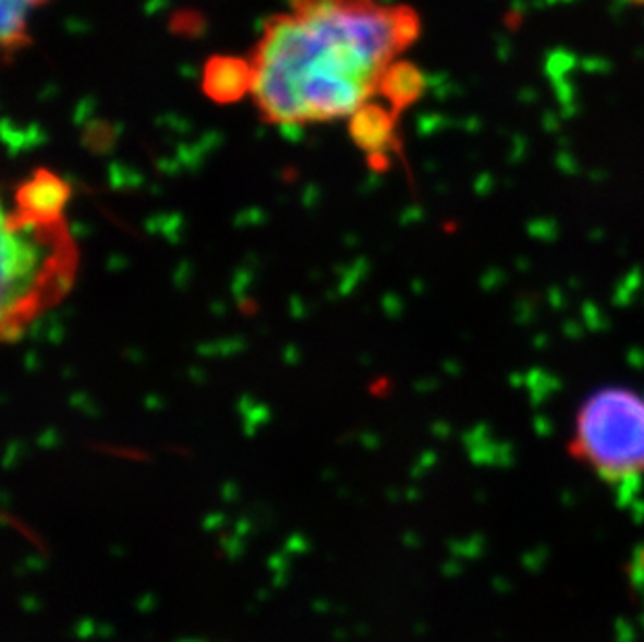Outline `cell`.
Returning a JSON list of instances; mask_svg holds the SVG:
<instances>
[{"mask_svg": "<svg viewBox=\"0 0 644 642\" xmlns=\"http://www.w3.org/2000/svg\"><path fill=\"white\" fill-rule=\"evenodd\" d=\"M349 120V132L353 143L369 157H384L394 144L397 113L392 109L367 100Z\"/></svg>", "mask_w": 644, "mask_h": 642, "instance_id": "obj_6", "label": "cell"}, {"mask_svg": "<svg viewBox=\"0 0 644 642\" xmlns=\"http://www.w3.org/2000/svg\"><path fill=\"white\" fill-rule=\"evenodd\" d=\"M636 2H644V0H636Z\"/></svg>", "mask_w": 644, "mask_h": 642, "instance_id": "obj_10", "label": "cell"}, {"mask_svg": "<svg viewBox=\"0 0 644 642\" xmlns=\"http://www.w3.org/2000/svg\"><path fill=\"white\" fill-rule=\"evenodd\" d=\"M17 211L36 221H63L70 203V184L50 169H36L17 192Z\"/></svg>", "mask_w": 644, "mask_h": 642, "instance_id": "obj_4", "label": "cell"}, {"mask_svg": "<svg viewBox=\"0 0 644 642\" xmlns=\"http://www.w3.org/2000/svg\"><path fill=\"white\" fill-rule=\"evenodd\" d=\"M426 90V80L424 73L420 72L413 63L409 61H394L386 68L378 86V95L384 96V100L390 105V109L399 116L417 102Z\"/></svg>", "mask_w": 644, "mask_h": 642, "instance_id": "obj_7", "label": "cell"}, {"mask_svg": "<svg viewBox=\"0 0 644 642\" xmlns=\"http://www.w3.org/2000/svg\"><path fill=\"white\" fill-rule=\"evenodd\" d=\"M570 452L598 477L644 476V399L628 388H605L582 404Z\"/></svg>", "mask_w": 644, "mask_h": 642, "instance_id": "obj_3", "label": "cell"}, {"mask_svg": "<svg viewBox=\"0 0 644 642\" xmlns=\"http://www.w3.org/2000/svg\"><path fill=\"white\" fill-rule=\"evenodd\" d=\"M77 251L63 221L7 215L2 223V336L17 340L25 324L59 303L73 284Z\"/></svg>", "mask_w": 644, "mask_h": 642, "instance_id": "obj_2", "label": "cell"}, {"mask_svg": "<svg viewBox=\"0 0 644 642\" xmlns=\"http://www.w3.org/2000/svg\"><path fill=\"white\" fill-rule=\"evenodd\" d=\"M201 86H203V93L214 102L219 105L239 102L244 96L253 95V86H255L253 61L232 57V54H215L205 63Z\"/></svg>", "mask_w": 644, "mask_h": 642, "instance_id": "obj_5", "label": "cell"}, {"mask_svg": "<svg viewBox=\"0 0 644 642\" xmlns=\"http://www.w3.org/2000/svg\"><path fill=\"white\" fill-rule=\"evenodd\" d=\"M290 7L265 24L251 57L253 96L269 121L351 118L420 36V17L406 4L290 0Z\"/></svg>", "mask_w": 644, "mask_h": 642, "instance_id": "obj_1", "label": "cell"}, {"mask_svg": "<svg viewBox=\"0 0 644 642\" xmlns=\"http://www.w3.org/2000/svg\"><path fill=\"white\" fill-rule=\"evenodd\" d=\"M0 20H2V52L9 59L32 43L27 20L29 13L45 7L50 0H0Z\"/></svg>", "mask_w": 644, "mask_h": 642, "instance_id": "obj_8", "label": "cell"}, {"mask_svg": "<svg viewBox=\"0 0 644 642\" xmlns=\"http://www.w3.org/2000/svg\"><path fill=\"white\" fill-rule=\"evenodd\" d=\"M90 632H93V621H90V619H84V621L77 626V634H80V639H88Z\"/></svg>", "mask_w": 644, "mask_h": 642, "instance_id": "obj_9", "label": "cell"}]
</instances>
